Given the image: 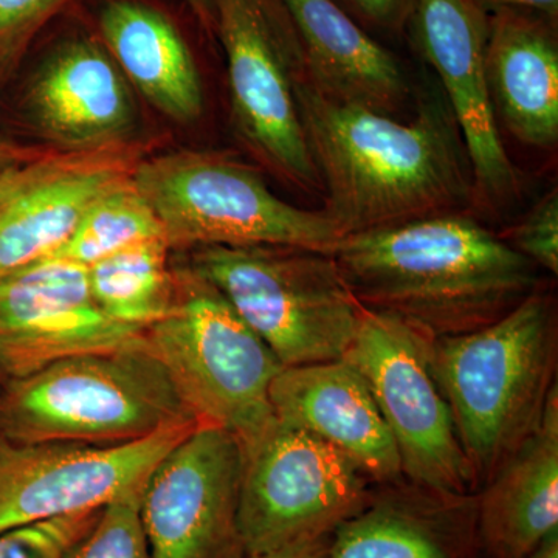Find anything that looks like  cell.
Returning a JSON list of instances; mask_svg holds the SVG:
<instances>
[{
    "label": "cell",
    "instance_id": "4316f807",
    "mask_svg": "<svg viewBox=\"0 0 558 558\" xmlns=\"http://www.w3.org/2000/svg\"><path fill=\"white\" fill-rule=\"evenodd\" d=\"M502 238V236H501ZM510 247L549 274H558V194H546L519 226L502 238Z\"/></svg>",
    "mask_w": 558,
    "mask_h": 558
},
{
    "label": "cell",
    "instance_id": "ffe728a7",
    "mask_svg": "<svg viewBox=\"0 0 558 558\" xmlns=\"http://www.w3.org/2000/svg\"><path fill=\"white\" fill-rule=\"evenodd\" d=\"M311 83L330 100L395 117L410 87L398 58L337 0H284Z\"/></svg>",
    "mask_w": 558,
    "mask_h": 558
},
{
    "label": "cell",
    "instance_id": "277c9868",
    "mask_svg": "<svg viewBox=\"0 0 558 558\" xmlns=\"http://www.w3.org/2000/svg\"><path fill=\"white\" fill-rule=\"evenodd\" d=\"M202 424L142 339L57 360L0 387V438L119 446Z\"/></svg>",
    "mask_w": 558,
    "mask_h": 558
},
{
    "label": "cell",
    "instance_id": "ba28073f",
    "mask_svg": "<svg viewBox=\"0 0 558 558\" xmlns=\"http://www.w3.org/2000/svg\"><path fill=\"white\" fill-rule=\"evenodd\" d=\"M211 2L242 140L279 178L323 191L295 97L306 60L284 0Z\"/></svg>",
    "mask_w": 558,
    "mask_h": 558
},
{
    "label": "cell",
    "instance_id": "3957f363",
    "mask_svg": "<svg viewBox=\"0 0 558 558\" xmlns=\"http://www.w3.org/2000/svg\"><path fill=\"white\" fill-rule=\"evenodd\" d=\"M427 360L478 494L535 435L558 388L556 296L537 289L492 325L428 339Z\"/></svg>",
    "mask_w": 558,
    "mask_h": 558
},
{
    "label": "cell",
    "instance_id": "9a60e30c",
    "mask_svg": "<svg viewBox=\"0 0 558 558\" xmlns=\"http://www.w3.org/2000/svg\"><path fill=\"white\" fill-rule=\"evenodd\" d=\"M488 14L475 0H414L409 24L438 73L472 171L475 202L505 205L519 174L499 137L486 70Z\"/></svg>",
    "mask_w": 558,
    "mask_h": 558
},
{
    "label": "cell",
    "instance_id": "30bf717a",
    "mask_svg": "<svg viewBox=\"0 0 558 558\" xmlns=\"http://www.w3.org/2000/svg\"><path fill=\"white\" fill-rule=\"evenodd\" d=\"M424 333L363 307L343 359L362 374L395 439L403 478L450 494H476L449 403L428 368Z\"/></svg>",
    "mask_w": 558,
    "mask_h": 558
},
{
    "label": "cell",
    "instance_id": "cb8c5ba5",
    "mask_svg": "<svg viewBox=\"0 0 558 558\" xmlns=\"http://www.w3.org/2000/svg\"><path fill=\"white\" fill-rule=\"evenodd\" d=\"M163 238V229L132 178L100 197L86 213L75 233L50 259L90 267L113 253Z\"/></svg>",
    "mask_w": 558,
    "mask_h": 558
},
{
    "label": "cell",
    "instance_id": "2e32d148",
    "mask_svg": "<svg viewBox=\"0 0 558 558\" xmlns=\"http://www.w3.org/2000/svg\"><path fill=\"white\" fill-rule=\"evenodd\" d=\"M269 396L275 418L347 454L373 484L403 478L391 432L362 374L347 360L286 366Z\"/></svg>",
    "mask_w": 558,
    "mask_h": 558
},
{
    "label": "cell",
    "instance_id": "7a4b0ae2",
    "mask_svg": "<svg viewBox=\"0 0 558 558\" xmlns=\"http://www.w3.org/2000/svg\"><path fill=\"white\" fill-rule=\"evenodd\" d=\"M333 258L360 306L428 339L492 325L539 289L538 267L465 213L348 234Z\"/></svg>",
    "mask_w": 558,
    "mask_h": 558
},
{
    "label": "cell",
    "instance_id": "d6986e66",
    "mask_svg": "<svg viewBox=\"0 0 558 558\" xmlns=\"http://www.w3.org/2000/svg\"><path fill=\"white\" fill-rule=\"evenodd\" d=\"M488 14L486 70L495 117L524 145L558 140L557 24L519 10Z\"/></svg>",
    "mask_w": 558,
    "mask_h": 558
},
{
    "label": "cell",
    "instance_id": "44dd1931",
    "mask_svg": "<svg viewBox=\"0 0 558 558\" xmlns=\"http://www.w3.org/2000/svg\"><path fill=\"white\" fill-rule=\"evenodd\" d=\"M476 497L481 558H523L558 529V388L535 435Z\"/></svg>",
    "mask_w": 558,
    "mask_h": 558
},
{
    "label": "cell",
    "instance_id": "ac0fdd59",
    "mask_svg": "<svg viewBox=\"0 0 558 558\" xmlns=\"http://www.w3.org/2000/svg\"><path fill=\"white\" fill-rule=\"evenodd\" d=\"M28 108L40 132L65 149L123 142L135 116L123 73L92 39L51 54L33 80Z\"/></svg>",
    "mask_w": 558,
    "mask_h": 558
},
{
    "label": "cell",
    "instance_id": "f546056e",
    "mask_svg": "<svg viewBox=\"0 0 558 558\" xmlns=\"http://www.w3.org/2000/svg\"><path fill=\"white\" fill-rule=\"evenodd\" d=\"M332 534L333 532H329V534L300 538L271 553L245 556V558H328Z\"/></svg>",
    "mask_w": 558,
    "mask_h": 558
},
{
    "label": "cell",
    "instance_id": "603a6c76",
    "mask_svg": "<svg viewBox=\"0 0 558 558\" xmlns=\"http://www.w3.org/2000/svg\"><path fill=\"white\" fill-rule=\"evenodd\" d=\"M172 250L163 238L140 242L87 267L90 293L109 318L146 329L178 299Z\"/></svg>",
    "mask_w": 558,
    "mask_h": 558
},
{
    "label": "cell",
    "instance_id": "6da1fadb",
    "mask_svg": "<svg viewBox=\"0 0 558 558\" xmlns=\"http://www.w3.org/2000/svg\"><path fill=\"white\" fill-rule=\"evenodd\" d=\"M301 124L341 238L432 216L475 202L461 135L442 102L409 123L330 100L306 70L295 83Z\"/></svg>",
    "mask_w": 558,
    "mask_h": 558
},
{
    "label": "cell",
    "instance_id": "83f0119b",
    "mask_svg": "<svg viewBox=\"0 0 558 558\" xmlns=\"http://www.w3.org/2000/svg\"><path fill=\"white\" fill-rule=\"evenodd\" d=\"M64 2L65 0H0V53L13 51L22 38Z\"/></svg>",
    "mask_w": 558,
    "mask_h": 558
},
{
    "label": "cell",
    "instance_id": "484cf974",
    "mask_svg": "<svg viewBox=\"0 0 558 558\" xmlns=\"http://www.w3.org/2000/svg\"><path fill=\"white\" fill-rule=\"evenodd\" d=\"M101 509L58 517L5 532L0 535V558H62L65 550L95 523Z\"/></svg>",
    "mask_w": 558,
    "mask_h": 558
},
{
    "label": "cell",
    "instance_id": "5bb4252c",
    "mask_svg": "<svg viewBox=\"0 0 558 558\" xmlns=\"http://www.w3.org/2000/svg\"><path fill=\"white\" fill-rule=\"evenodd\" d=\"M143 333L97 306L81 264L44 259L0 277V387L70 355L128 347Z\"/></svg>",
    "mask_w": 558,
    "mask_h": 558
},
{
    "label": "cell",
    "instance_id": "1f68e13d",
    "mask_svg": "<svg viewBox=\"0 0 558 558\" xmlns=\"http://www.w3.org/2000/svg\"><path fill=\"white\" fill-rule=\"evenodd\" d=\"M36 150L38 149L21 148V146L0 142V185H2L3 180H5L13 168L28 159Z\"/></svg>",
    "mask_w": 558,
    "mask_h": 558
},
{
    "label": "cell",
    "instance_id": "8992f818",
    "mask_svg": "<svg viewBox=\"0 0 558 558\" xmlns=\"http://www.w3.org/2000/svg\"><path fill=\"white\" fill-rule=\"evenodd\" d=\"M171 250L301 247L333 253L339 229L325 209L278 197L258 171L215 153L145 157L132 175Z\"/></svg>",
    "mask_w": 558,
    "mask_h": 558
},
{
    "label": "cell",
    "instance_id": "4dcf8cb0",
    "mask_svg": "<svg viewBox=\"0 0 558 558\" xmlns=\"http://www.w3.org/2000/svg\"><path fill=\"white\" fill-rule=\"evenodd\" d=\"M486 11L495 10H519L527 13L538 14L554 24L558 20V0H475Z\"/></svg>",
    "mask_w": 558,
    "mask_h": 558
},
{
    "label": "cell",
    "instance_id": "52a82bcc",
    "mask_svg": "<svg viewBox=\"0 0 558 558\" xmlns=\"http://www.w3.org/2000/svg\"><path fill=\"white\" fill-rule=\"evenodd\" d=\"M174 271L178 299L146 344L202 424L244 446L275 421L270 385L284 366L211 282L185 263Z\"/></svg>",
    "mask_w": 558,
    "mask_h": 558
},
{
    "label": "cell",
    "instance_id": "d6a6232c",
    "mask_svg": "<svg viewBox=\"0 0 558 558\" xmlns=\"http://www.w3.org/2000/svg\"><path fill=\"white\" fill-rule=\"evenodd\" d=\"M523 558H558V529L549 532L531 553Z\"/></svg>",
    "mask_w": 558,
    "mask_h": 558
},
{
    "label": "cell",
    "instance_id": "d4e9b609",
    "mask_svg": "<svg viewBox=\"0 0 558 558\" xmlns=\"http://www.w3.org/2000/svg\"><path fill=\"white\" fill-rule=\"evenodd\" d=\"M138 495H124L100 515L62 558H153L138 515Z\"/></svg>",
    "mask_w": 558,
    "mask_h": 558
},
{
    "label": "cell",
    "instance_id": "4fadbf2b",
    "mask_svg": "<svg viewBox=\"0 0 558 558\" xmlns=\"http://www.w3.org/2000/svg\"><path fill=\"white\" fill-rule=\"evenodd\" d=\"M143 143L36 150L0 185V277L50 259L92 205L126 182L148 157Z\"/></svg>",
    "mask_w": 558,
    "mask_h": 558
},
{
    "label": "cell",
    "instance_id": "8fae6325",
    "mask_svg": "<svg viewBox=\"0 0 558 558\" xmlns=\"http://www.w3.org/2000/svg\"><path fill=\"white\" fill-rule=\"evenodd\" d=\"M197 425H175L119 446L0 438V535L101 509L142 490L157 462Z\"/></svg>",
    "mask_w": 558,
    "mask_h": 558
},
{
    "label": "cell",
    "instance_id": "5b68a950",
    "mask_svg": "<svg viewBox=\"0 0 558 558\" xmlns=\"http://www.w3.org/2000/svg\"><path fill=\"white\" fill-rule=\"evenodd\" d=\"M183 263L211 282L282 366L343 359L363 307L333 253L301 247H201Z\"/></svg>",
    "mask_w": 558,
    "mask_h": 558
},
{
    "label": "cell",
    "instance_id": "7402d4cb",
    "mask_svg": "<svg viewBox=\"0 0 558 558\" xmlns=\"http://www.w3.org/2000/svg\"><path fill=\"white\" fill-rule=\"evenodd\" d=\"M102 46L124 78L163 116L191 123L204 112L196 60L179 28L137 0H109L100 11Z\"/></svg>",
    "mask_w": 558,
    "mask_h": 558
},
{
    "label": "cell",
    "instance_id": "e0dca14e",
    "mask_svg": "<svg viewBox=\"0 0 558 558\" xmlns=\"http://www.w3.org/2000/svg\"><path fill=\"white\" fill-rule=\"evenodd\" d=\"M328 558H481L478 497L407 478L374 484L365 508L333 531Z\"/></svg>",
    "mask_w": 558,
    "mask_h": 558
},
{
    "label": "cell",
    "instance_id": "9c48e42d",
    "mask_svg": "<svg viewBox=\"0 0 558 558\" xmlns=\"http://www.w3.org/2000/svg\"><path fill=\"white\" fill-rule=\"evenodd\" d=\"M241 451L238 526L245 556L336 531L373 492V481L347 454L278 418Z\"/></svg>",
    "mask_w": 558,
    "mask_h": 558
},
{
    "label": "cell",
    "instance_id": "836d02e7",
    "mask_svg": "<svg viewBox=\"0 0 558 558\" xmlns=\"http://www.w3.org/2000/svg\"><path fill=\"white\" fill-rule=\"evenodd\" d=\"M185 2L205 28L215 31V13H213L211 0H185Z\"/></svg>",
    "mask_w": 558,
    "mask_h": 558
},
{
    "label": "cell",
    "instance_id": "f1b7e54d",
    "mask_svg": "<svg viewBox=\"0 0 558 558\" xmlns=\"http://www.w3.org/2000/svg\"><path fill=\"white\" fill-rule=\"evenodd\" d=\"M362 27L400 33L410 22L414 0H337Z\"/></svg>",
    "mask_w": 558,
    "mask_h": 558
},
{
    "label": "cell",
    "instance_id": "7c38bea8",
    "mask_svg": "<svg viewBox=\"0 0 558 558\" xmlns=\"http://www.w3.org/2000/svg\"><path fill=\"white\" fill-rule=\"evenodd\" d=\"M242 451L227 429L197 425L149 473L138 515L153 558H245L238 508Z\"/></svg>",
    "mask_w": 558,
    "mask_h": 558
}]
</instances>
